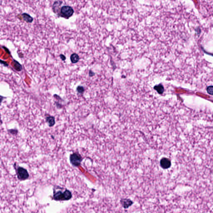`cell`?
Returning <instances> with one entry per match:
<instances>
[{"label": "cell", "mask_w": 213, "mask_h": 213, "mask_svg": "<svg viewBox=\"0 0 213 213\" xmlns=\"http://www.w3.org/2000/svg\"><path fill=\"white\" fill-rule=\"evenodd\" d=\"M55 189H54L53 197L54 200L57 201H68L72 197V194L71 192L68 189H65L64 191H62V190H58L56 187Z\"/></svg>", "instance_id": "obj_1"}, {"label": "cell", "mask_w": 213, "mask_h": 213, "mask_svg": "<svg viewBox=\"0 0 213 213\" xmlns=\"http://www.w3.org/2000/svg\"><path fill=\"white\" fill-rule=\"evenodd\" d=\"M16 171L18 178L20 180H25L29 177V174L28 171L23 167H17Z\"/></svg>", "instance_id": "obj_2"}, {"label": "cell", "mask_w": 213, "mask_h": 213, "mask_svg": "<svg viewBox=\"0 0 213 213\" xmlns=\"http://www.w3.org/2000/svg\"><path fill=\"white\" fill-rule=\"evenodd\" d=\"M74 12L72 7L68 5L62 6L60 9L61 16L66 18H69L71 17Z\"/></svg>", "instance_id": "obj_3"}, {"label": "cell", "mask_w": 213, "mask_h": 213, "mask_svg": "<svg viewBox=\"0 0 213 213\" xmlns=\"http://www.w3.org/2000/svg\"><path fill=\"white\" fill-rule=\"evenodd\" d=\"M70 162L74 166H78L81 164L82 158L81 155L77 153H73L70 155Z\"/></svg>", "instance_id": "obj_4"}, {"label": "cell", "mask_w": 213, "mask_h": 213, "mask_svg": "<svg viewBox=\"0 0 213 213\" xmlns=\"http://www.w3.org/2000/svg\"><path fill=\"white\" fill-rule=\"evenodd\" d=\"M121 205L125 209H127L133 205L134 202L129 199H121L120 201Z\"/></svg>", "instance_id": "obj_5"}, {"label": "cell", "mask_w": 213, "mask_h": 213, "mask_svg": "<svg viewBox=\"0 0 213 213\" xmlns=\"http://www.w3.org/2000/svg\"><path fill=\"white\" fill-rule=\"evenodd\" d=\"M161 166L163 169H167L171 166V162L168 158H163L160 162Z\"/></svg>", "instance_id": "obj_6"}, {"label": "cell", "mask_w": 213, "mask_h": 213, "mask_svg": "<svg viewBox=\"0 0 213 213\" xmlns=\"http://www.w3.org/2000/svg\"><path fill=\"white\" fill-rule=\"evenodd\" d=\"M46 121L49 127H52L55 124V119L53 116H48L46 118Z\"/></svg>", "instance_id": "obj_7"}, {"label": "cell", "mask_w": 213, "mask_h": 213, "mask_svg": "<svg viewBox=\"0 0 213 213\" xmlns=\"http://www.w3.org/2000/svg\"><path fill=\"white\" fill-rule=\"evenodd\" d=\"M23 18L24 21H26L27 23H32L34 20V18L30 16V15L26 13H23L22 14Z\"/></svg>", "instance_id": "obj_8"}, {"label": "cell", "mask_w": 213, "mask_h": 213, "mask_svg": "<svg viewBox=\"0 0 213 213\" xmlns=\"http://www.w3.org/2000/svg\"><path fill=\"white\" fill-rule=\"evenodd\" d=\"M79 58L77 54L73 53L71 56V60L73 63H76L79 61Z\"/></svg>", "instance_id": "obj_9"}, {"label": "cell", "mask_w": 213, "mask_h": 213, "mask_svg": "<svg viewBox=\"0 0 213 213\" xmlns=\"http://www.w3.org/2000/svg\"><path fill=\"white\" fill-rule=\"evenodd\" d=\"M154 89L156 90L160 94H162L164 91V88L162 84H160L159 85L155 86Z\"/></svg>", "instance_id": "obj_10"}, {"label": "cell", "mask_w": 213, "mask_h": 213, "mask_svg": "<svg viewBox=\"0 0 213 213\" xmlns=\"http://www.w3.org/2000/svg\"><path fill=\"white\" fill-rule=\"evenodd\" d=\"M62 3V1H56L53 4V9H55V8L58 7V6L60 5H61Z\"/></svg>", "instance_id": "obj_11"}, {"label": "cell", "mask_w": 213, "mask_h": 213, "mask_svg": "<svg viewBox=\"0 0 213 213\" xmlns=\"http://www.w3.org/2000/svg\"><path fill=\"white\" fill-rule=\"evenodd\" d=\"M77 92L79 93L82 94L84 92L85 89H84L83 86H79L77 87Z\"/></svg>", "instance_id": "obj_12"}, {"label": "cell", "mask_w": 213, "mask_h": 213, "mask_svg": "<svg viewBox=\"0 0 213 213\" xmlns=\"http://www.w3.org/2000/svg\"><path fill=\"white\" fill-rule=\"evenodd\" d=\"M207 91L208 93L213 95V86H209L207 88Z\"/></svg>", "instance_id": "obj_13"}, {"label": "cell", "mask_w": 213, "mask_h": 213, "mask_svg": "<svg viewBox=\"0 0 213 213\" xmlns=\"http://www.w3.org/2000/svg\"><path fill=\"white\" fill-rule=\"evenodd\" d=\"M60 57L61 59L62 60H64H64H65V59H66V58H65V56L63 55H60Z\"/></svg>", "instance_id": "obj_14"}, {"label": "cell", "mask_w": 213, "mask_h": 213, "mask_svg": "<svg viewBox=\"0 0 213 213\" xmlns=\"http://www.w3.org/2000/svg\"><path fill=\"white\" fill-rule=\"evenodd\" d=\"M95 73L93 72H92V71H90V76H92L94 75Z\"/></svg>", "instance_id": "obj_15"}]
</instances>
